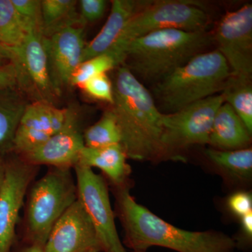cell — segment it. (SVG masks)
Returning a JSON list of instances; mask_svg holds the SVG:
<instances>
[{
  "instance_id": "1",
  "label": "cell",
  "mask_w": 252,
  "mask_h": 252,
  "mask_svg": "<svg viewBox=\"0 0 252 252\" xmlns=\"http://www.w3.org/2000/svg\"><path fill=\"white\" fill-rule=\"evenodd\" d=\"M118 214L124 246L134 252L162 247L178 252H233L235 240L215 231H189L167 223L135 201L127 186L117 187Z\"/></svg>"
},
{
  "instance_id": "2",
  "label": "cell",
  "mask_w": 252,
  "mask_h": 252,
  "mask_svg": "<svg viewBox=\"0 0 252 252\" xmlns=\"http://www.w3.org/2000/svg\"><path fill=\"white\" fill-rule=\"evenodd\" d=\"M113 84L111 109L122 135L121 144L127 158L154 160L163 156L162 113L152 94L124 65L118 67Z\"/></svg>"
},
{
  "instance_id": "3",
  "label": "cell",
  "mask_w": 252,
  "mask_h": 252,
  "mask_svg": "<svg viewBox=\"0 0 252 252\" xmlns=\"http://www.w3.org/2000/svg\"><path fill=\"white\" fill-rule=\"evenodd\" d=\"M213 33L166 29L130 41L122 52V65L139 81L155 85L213 44Z\"/></svg>"
},
{
  "instance_id": "4",
  "label": "cell",
  "mask_w": 252,
  "mask_h": 252,
  "mask_svg": "<svg viewBox=\"0 0 252 252\" xmlns=\"http://www.w3.org/2000/svg\"><path fill=\"white\" fill-rule=\"evenodd\" d=\"M231 71L217 49L197 55L154 85L162 108L177 112L189 104L220 94Z\"/></svg>"
},
{
  "instance_id": "5",
  "label": "cell",
  "mask_w": 252,
  "mask_h": 252,
  "mask_svg": "<svg viewBox=\"0 0 252 252\" xmlns=\"http://www.w3.org/2000/svg\"><path fill=\"white\" fill-rule=\"evenodd\" d=\"M77 199L72 169L52 167L28 192L23 243L44 247L56 222Z\"/></svg>"
},
{
  "instance_id": "6",
  "label": "cell",
  "mask_w": 252,
  "mask_h": 252,
  "mask_svg": "<svg viewBox=\"0 0 252 252\" xmlns=\"http://www.w3.org/2000/svg\"><path fill=\"white\" fill-rule=\"evenodd\" d=\"M210 16L193 1L160 0L146 1L129 21L108 52L122 65V52L130 41L153 32L166 29L186 31L207 30Z\"/></svg>"
},
{
  "instance_id": "7",
  "label": "cell",
  "mask_w": 252,
  "mask_h": 252,
  "mask_svg": "<svg viewBox=\"0 0 252 252\" xmlns=\"http://www.w3.org/2000/svg\"><path fill=\"white\" fill-rule=\"evenodd\" d=\"M224 102L221 94L172 113H162L161 144L164 154L195 144H209L215 114Z\"/></svg>"
},
{
  "instance_id": "8",
  "label": "cell",
  "mask_w": 252,
  "mask_h": 252,
  "mask_svg": "<svg viewBox=\"0 0 252 252\" xmlns=\"http://www.w3.org/2000/svg\"><path fill=\"white\" fill-rule=\"evenodd\" d=\"M78 199L90 217L102 252H128L121 241L116 226L107 184L90 167H74Z\"/></svg>"
},
{
  "instance_id": "9",
  "label": "cell",
  "mask_w": 252,
  "mask_h": 252,
  "mask_svg": "<svg viewBox=\"0 0 252 252\" xmlns=\"http://www.w3.org/2000/svg\"><path fill=\"white\" fill-rule=\"evenodd\" d=\"M213 39L232 75L252 78V5L225 13L219 21Z\"/></svg>"
},
{
  "instance_id": "10",
  "label": "cell",
  "mask_w": 252,
  "mask_h": 252,
  "mask_svg": "<svg viewBox=\"0 0 252 252\" xmlns=\"http://www.w3.org/2000/svg\"><path fill=\"white\" fill-rule=\"evenodd\" d=\"M38 168L19 156L6 161V173L0 190V252H12L19 213Z\"/></svg>"
},
{
  "instance_id": "11",
  "label": "cell",
  "mask_w": 252,
  "mask_h": 252,
  "mask_svg": "<svg viewBox=\"0 0 252 252\" xmlns=\"http://www.w3.org/2000/svg\"><path fill=\"white\" fill-rule=\"evenodd\" d=\"M11 62L17 69L18 86L34 92L39 97L38 101L52 104L60 94L50 76L41 30L28 32L26 40Z\"/></svg>"
},
{
  "instance_id": "12",
  "label": "cell",
  "mask_w": 252,
  "mask_h": 252,
  "mask_svg": "<svg viewBox=\"0 0 252 252\" xmlns=\"http://www.w3.org/2000/svg\"><path fill=\"white\" fill-rule=\"evenodd\" d=\"M44 249L46 252H102L94 225L79 199L56 222Z\"/></svg>"
},
{
  "instance_id": "13",
  "label": "cell",
  "mask_w": 252,
  "mask_h": 252,
  "mask_svg": "<svg viewBox=\"0 0 252 252\" xmlns=\"http://www.w3.org/2000/svg\"><path fill=\"white\" fill-rule=\"evenodd\" d=\"M51 81L57 92L70 84L73 73L82 63L85 48L84 28L72 25L61 28L49 36L43 35Z\"/></svg>"
},
{
  "instance_id": "14",
  "label": "cell",
  "mask_w": 252,
  "mask_h": 252,
  "mask_svg": "<svg viewBox=\"0 0 252 252\" xmlns=\"http://www.w3.org/2000/svg\"><path fill=\"white\" fill-rule=\"evenodd\" d=\"M84 145V137L77 117L69 111L65 125L57 133L31 152L19 156L34 166L42 165L61 168H74L79 162Z\"/></svg>"
},
{
  "instance_id": "15",
  "label": "cell",
  "mask_w": 252,
  "mask_h": 252,
  "mask_svg": "<svg viewBox=\"0 0 252 252\" xmlns=\"http://www.w3.org/2000/svg\"><path fill=\"white\" fill-rule=\"evenodd\" d=\"M146 1L114 0L108 19L98 34L85 46L81 61H88L108 52L119 39L129 21Z\"/></svg>"
},
{
  "instance_id": "16",
  "label": "cell",
  "mask_w": 252,
  "mask_h": 252,
  "mask_svg": "<svg viewBox=\"0 0 252 252\" xmlns=\"http://www.w3.org/2000/svg\"><path fill=\"white\" fill-rule=\"evenodd\" d=\"M251 135L236 112L223 102L215 114L209 144L220 150L245 149Z\"/></svg>"
},
{
  "instance_id": "17",
  "label": "cell",
  "mask_w": 252,
  "mask_h": 252,
  "mask_svg": "<svg viewBox=\"0 0 252 252\" xmlns=\"http://www.w3.org/2000/svg\"><path fill=\"white\" fill-rule=\"evenodd\" d=\"M127 157L122 144H114L101 148L84 147L77 165L93 168L97 167L117 187L126 185L131 170L127 163Z\"/></svg>"
},
{
  "instance_id": "18",
  "label": "cell",
  "mask_w": 252,
  "mask_h": 252,
  "mask_svg": "<svg viewBox=\"0 0 252 252\" xmlns=\"http://www.w3.org/2000/svg\"><path fill=\"white\" fill-rule=\"evenodd\" d=\"M27 105L16 89L0 91V153L13 151L15 134Z\"/></svg>"
},
{
  "instance_id": "19",
  "label": "cell",
  "mask_w": 252,
  "mask_h": 252,
  "mask_svg": "<svg viewBox=\"0 0 252 252\" xmlns=\"http://www.w3.org/2000/svg\"><path fill=\"white\" fill-rule=\"evenodd\" d=\"M69 112L68 109L56 108L53 104L35 101L28 104L18 126L51 137L65 125Z\"/></svg>"
},
{
  "instance_id": "20",
  "label": "cell",
  "mask_w": 252,
  "mask_h": 252,
  "mask_svg": "<svg viewBox=\"0 0 252 252\" xmlns=\"http://www.w3.org/2000/svg\"><path fill=\"white\" fill-rule=\"evenodd\" d=\"M30 31L11 0H0V49L8 54L10 61L21 49Z\"/></svg>"
},
{
  "instance_id": "21",
  "label": "cell",
  "mask_w": 252,
  "mask_h": 252,
  "mask_svg": "<svg viewBox=\"0 0 252 252\" xmlns=\"http://www.w3.org/2000/svg\"><path fill=\"white\" fill-rule=\"evenodd\" d=\"M220 94L252 133V78L230 75Z\"/></svg>"
},
{
  "instance_id": "22",
  "label": "cell",
  "mask_w": 252,
  "mask_h": 252,
  "mask_svg": "<svg viewBox=\"0 0 252 252\" xmlns=\"http://www.w3.org/2000/svg\"><path fill=\"white\" fill-rule=\"evenodd\" d=\"M76 4L77 1L74 0L41 1L43 35H51L66 26L81 25Z\"/></svg>"
},
{
  "instance_id": "23",
  "label": "cell",
  "mask_w": 252,
  "mask_h": 252,
  "mask_svg": "<svg viewBox=\"0 0 252 252\" xmlns=\"http://www.w3.org/2000/svg\"><path fill=\"white\" fill-rule=\"evenodd\" d=\"M209 160L232 177L250 178L252 173V149L220 150L210 149L205 152Z\"/></svg>"
},
{
  "instance_id": "24",
  "label": "cell",
  "mask_w": 252,
  "mask_h": 252,
  "mask_svg": "<svg viewBox=\"0 0 252 252\" xmlns=\"http://www.w3.org/2000/svg\"><path fill=\"white\" fill-rule=\"evenodd\" d=\"M83 137L84 145L89 148H101L121 144L120 129L112 110L104 112L98 122L86 129Z\"/></svg>"
},
{
  "instance_id": "25",
  "label": "cell",
  "mask_w": 252,
  "mask_h": 252,
  "mask_svg": "<svg viewBox=\"0 0 252 252\" xmlns=\"http://www.w3.org/2000/svg\"><path fill=\"white\" fill-rule=\"evenodd\" d=\"M119 66L117 60L109 53L99 55L79 64L73 73L70 84L81 87L89 79L107 74L109 71Z\"/></svg>"
},
{
  "instance_id": "26",
  "label": "cell",
  "mask_w": 252,
  "mask_h": 252,
  "mask_svg": "<svg viewBox=\"0 0 252 252\" xmlns=\"http://www.w3.org/2000/svg\"><path fill=\"white\" fill-rule=\"evenodd\" d=\"M11 2L29 30L41 29L42 31L41 1L11 0Z\"/></svg>"
},
{
  "instance_id": "27",
  "label": "cell",
  "mask_w": 252,
  "mask_h": 252,
  "mask_svg": "<svg viewBox=\"0 0 252 252\" xmlns=\"http://www.w3.org/2000/svg\"><path fill=\"white\" fill-rule=\"evenodd\" d=\"M81 88L94 98L111 104L114 102L113 84L107 74H100L89 79Z\"/></svg>"
},
{
  "instance_id": "28",
  "label": "cell",
  "mask_w": 252,
  "mask_h": 252,
  "mask_svg": "<svg viewBox=\"0 0 252 252\" xmlns=\"http://www.w3.org/2000/svg\"><path fill=\"white\" fill-rule=\"evenodd\" d=\"M79 2L81 25L94 22L102 18L107 7V1L104 0H81Z\"/></svg>"
},
{
  "instance_id": "29",
  "label": "cell",
  "mask_w": 252,
  "mask_h": 252,
  "mask_svg": "<svg viewBox=\"0 0 252 252\" xmlns=\"http://www.w3.org/2000/svg\"><path fill=\"white\" fill-rule=\"evenodd\" d=\"M228 207L233 214L242 217L252 212V197L248 192H238L233 193L228 198Z\"/></svg>"
},
{
  "instance_id": "30",
  "label": "cell",
  "mask_w": 252,
  "mask_h": 252,
  "mask_svg": "<svg viewBox=\"0 0 252 252\" xmlns=\"http://www.w3.org/2000/svg\"><path fill=\"white\" fill-rule=\"evenodd\" d=\"M18 86L17 69L12 63L0 67V91L16 89Z\"/></svg>"
},
{
  "instance_id": "31",
  "label": "cell",
  "mask_w": 252,
  "mask_h": 252,
  "mask_svg": "<svg viewBox=\"0 0 252 252\" xmlns=\"http://www.w3.org/2000/svg\"><path fill=\"white\" fill-rule=\"evenodd\" d=\"M241 225L244 235L248 240H251L252 236V212L247 214L241 217Z\"/></svg>"
},
{
  "instance_id": "32",
  "label": "cell",
  "mask_w": 252,
  "mask_h": 252,
  "mask_svg": "<svg viewBox=\"0 0 252 252\" xmlns=\"http://www.w3.org/2000/svg\"><path fill=\"white\" fill-rule=\"evenodd\" d=\"M16 252H46L44 247L39 245H31V244L23 243L19 248L16 250Z\"/></svg>"
},
{
  "instance_id": "33",
  "label": "cell",
  "mask_w": 252,
  "mask_h": 252,
  "mask_svg": "<svg viewBox=\"0 0 252 252\" xmlns=\"http://www.w3.org/2000/svg\"><path fill=\"white\" fill-rule=\"evenodd\" d=\"M5 173H6V161L0 158V190L4 182Z\"/></svg>"
},
{
  "instance_id": "34",
  "label": "cell",
  "mask_w": 252,
  "mask_h": 252,
  "mask_svg": "<svg viewBox=\"0 0 252 252\" xmlns=\"http://www.w3.org/2000/svg\"><path fill=\"white\" fill-rule=\"evenodd\" d=\"M11 63L9 56L6 54L4 50L0 49V67L1 66L6 65Z\"/></svg>"
}]
</instances>
